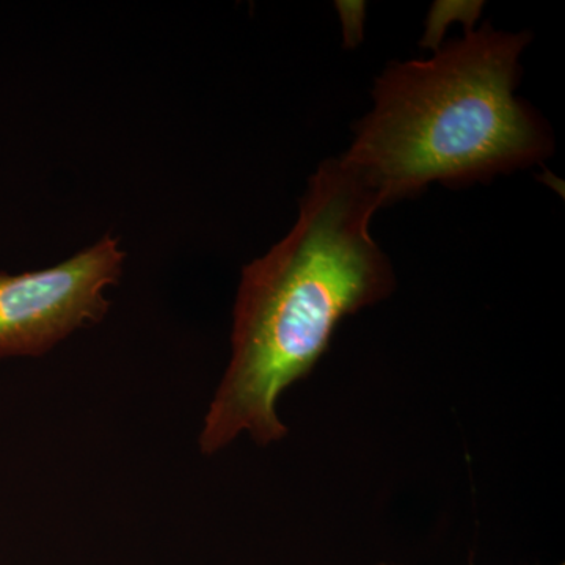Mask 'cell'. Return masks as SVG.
<instances>
[{"label": "cell", "mask_w": 565, "mask_h": 565, "mask_svg": "<svg viewBox=\"0 0 565 565\" xmlns=\"http://www.w3.org/2000/svg\"><path fill=\"white\" fill-rule=\"evenodd\" d=\"M125 252L107 234L68 262L20 275L0 273V359L40 356L102 322L106 291L120 280Z\"/></svg>", "instance_id": "cell-3"}, {"label": "cell", "mask_w": 565, "mask_h": 565, "mask_svg": "<svg viewBox=\"0 0 565 565\" xmlns=\"http://www.w3.org/2000/svg\"><path fill=\"white\" fill-rule=\"evenodd\" d=\"M382 206L379 192L341 159H327L288 236L244 267L232 359L199 438L204 456L243 434L258 446L286 438L277 412L282 393L313 373L345 316L392 296L396 275L370 230Z\"/></svg>", "instance_id": "cell-1"}, {"label": "cell", "mask_w": 565, "mask_h": 565, "mask_svg": "<svg viewBox=\"0 0 565 565\" xmlns=\"http://www.w3.org/2000/svg\"><path fill=\"white\" fill-rule=\"evenodd\" d=\"M337 6L343 18L345 44L353 46L362 36L364 6L362 2H338Z\"/></svg>", "instance_id": "cell-4"}, {"label": "cell", "mask_w": 565, "mask_h": 565, "mask_svg": "<svg viewBox=\"0 0 565 565\" xmlns=\"http://www.w3.org/2000/svg\"><path fill=\"white\" fill-rule=\"evenodd\" d=\"M531 33L482 25L429 61L393 63L375 82L374 109L341 161L386 204L430 182L465 185L542 161L553 137L515 98Z\"/></svg>", "instance_id": "cell-2"}, {"label": "cell", "mask_w": 565, "mask_h": 565, "mask_svg": "<svg viewBox=\"0 0 565 565\" xmlns=\"http://www.w3.org/2000/svg\"><path fill=\"white\" fill-rule=\"evenodd\" d=\"M377 565H394V564H385V563H381V564H377ZM561 565H564V564H561Z\"/></svg>", "instance_id": "cell-5"}]
</instances>
